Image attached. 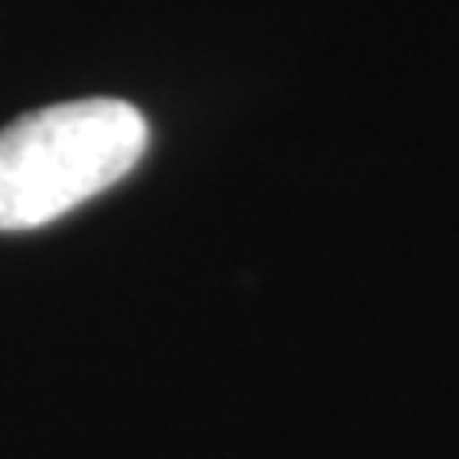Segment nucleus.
Segmentation results:
<instances>
[{
    "mask_svg": "<svg viewBox=\"0 0 459 459\" xmlns=\"http://www.w3.org/2000/svg\"><path fill=\"white\" fill-rule=\"evenodd\" d=\"M150 146L142 111L123 100H74L0 131V230H39L108 192Z\"/></svg>",
    "mask_w": 459,
    "mask_h": 459,
    "instance_id": "f257e3e1",
    "label": "nucleus"
}]
</instances>
